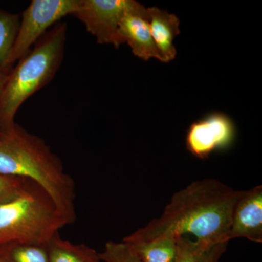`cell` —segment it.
<instances>
[{"label": "cell", "instance_id": "obj_1", "mask_svg": "<svg viewBox=\"0 0 262 262\" xmlns=\"http://www.w3.org/2000/svg\"><path fill=\"white\" fill-rule=\"evenodd\" d=\"M243 192L216 179L191 183L174 193L159 218L122 241L148 242L191 234L200 244L227 243L225 237L230 227L232 212Z\"/></svg>", "mask_w": 262, "mask_h": 262}, {"label": "cell", "instance_id": "obj_2", "mask_svg": "<svg viewBox=\"0 0 262 262\" xmlns=\"http://www.w3.org/2000/svg\"><path fill=\"white\" fill-rule=\"evenodd\" d=\"M0 173L35 182L67 216L76 220L73 179L46 141L18 124L0 133Z\"/></svg>", "mask_w": 262, "mask_h": 262}, {"label": "cell", "instance_id": "obj_3", "mask_svg": "<svg viewBox=\"0 0 262 262\" xmlns=\"http://www.w3.org/2000/svg\"><path fill=\"white\" fill-rule=\"evenodd\" d=\"M67 32V23L58 22L10 70L0 94V133L13 127L23 103L54 78L63 61Z\"/></svg>", "mask_w": 262, "mask_h": 262}, {"label": "cell", "instance_id": "obj_4", "mask_svg": "<svg viewBox=\"0 0 262 262\" xmlns=\"http://www.w3.org/2000/svg\"><path fill=\"white\" fill-rule=\"evenodd\" d=\"M73 222L43 188L29 179L15 198L0 205V246L47 245Z\"/></svg>", "mask_w": 262, "mask_h": 262}, {"label": "cell", "instance_id": "obj_5", "mask_svg": "<svg viewBox=\"0 0 262 262\" xmlns=\"http://www.w3.org/2000/svg\"><path fill=\"white\" fill-rule=\"evenodd\" d=\"M79 3L80 0H32L22 13L18 33L7 61L8 72L32 50L51 27L67 15H72Z\"/></svg>", "mask_w": 262, "mask_h": 262}, {"label": "cell", "instance_id": "obj_6", "mask_svg": "<svg viewBox=\"0 0 262 262\" xmlns=\"http://www.w3.org/2000/svg\"><path fill=\"white\" fill-rule=\"evenodd\" d=\"M237 132L232 117L222 112H211L189 125L186 147L193 156L206 160L215 151L230 149L235 142Z\"/></svg>", "mask_w": 262, "mask_h": 262}, {"label": "cell", "instance_id": "obj_7", "mask_svg": "<svg viewBox=\"0 0 262 262\" xmlns=\"http://www.w3.org/2000/svg\"><path fill=\"white\" fill-rule=\"evenodd\" d=\"M137 1L135 0H80L72 13L82 22L86 30L99 44L122 46L119 37V27L122 17Z\"/></svg>", "mask_w": 262, "mask_h": 262}, {"label": "cell", "instance_id": "obj_8", "mask_svg": "<svg viewBox=\"0 0 262 262\" xmlns=\"http://www.w3.org/2000/svg\"><path fill=\"white\" fill-rule=\"evenodd\" d=\"M118 34L122 45L126 43L134 56L144 61L156 58L165 63L151 37L146 18V8L139 2L122 17Z\"/></svg>", "mask_w": 262, "mask_h": 262}, {"label": "cell", "instance_id": "obj_9", "mask_svg": "<svg viewBox=\"0 0 262 262\" xmlns=\"http://www.w3.org/2000/svg\"><path fill=\"white\" fill-rule=\"evenodd\" d=\"M246 238L252 242L262 243V187L256 186L244 190L234 206L232 222L225 242L231 239Z\"/></svg>", "mask_w": 262, "mask_h": 262}, {"label": "cell", "instance_id": "obj_10", "mask_svg": "<svg viewBox=\"0 0 262 262\" xmlns=\"http://www.w3.org/2000/svg\"><path fill=\"white\" fill-rule=\"evenodd\" d=\"M146 18L151 37L165 63L173 61L177 55L174 39L181 33L179 17L166 10L152 7L146 8Z\"/></svg>", "mask_w": 262, "mask_h": 262}, {"label": "cell", "instance_id": "obj_11", "mask_svg": "<svg viewBox=\"0 0 262 262\" xmlns=\"http://www.w3.org/2000/svg\"><path fill=\"white\" fill-rule=\"evenodd\" d=\"M49 262H101L98 253L84 244H74L56 234L47 244Z\"/></svg>", "mask_w": 262, "mask_h": 262}, {"label": "cell", "instance_id": "obj_12", "mask_svg": "<svg viewBox=\"0 0 262 262\" xmlns=\"http://www.w3.org/2000/svg\"><path fill=\"white\" fill-rule=\"evenodd\" d=\"M228 243L206 245L184 236L177 238V256L175 262H218L225 252Z\"/></svg>", "mask_w": 262, "mask_h": 262}, {"label": "cell", "instance_id": "obj_13", "mask_svg": "<svg viewBox=\"0 0 262 262\" xmlns=\"http://www.w3.org/2000/svg\"><path fill=\"white\" fill-rule=\"evenodd\" d=\"M177 238L168 237L148 242H124L128 244L144 262H175Z\"/></svg>", "mask_w": 262, "mask_h": 262}, {"label": "cell", "instance_id": "obj_14", "mask_svg": "<svg viewBox=\"0 0 262 262\" xmlns=\"http://www.w3.org/2000/svg\"><path fill=\"white\" fill-rule=\"evenodd\" d=\"M2 262H49L47 245L10 244L0 246Z\"/></svg>", "mask_w": 262, "mask_h": 262}, {"label": "cell", "instance_id": "obj_15", "mask_svg": "<svg viewBox=\"0 0 262 262\" xmlns=\"http://www.w3.org/2000/svg\"><path fill=\"white\" fill-rule=\"evenodd\" d=\"M20 20V15L0 10V67L7 72V61L18 33Z\"/></svg>", "mask_w": 262, "mask_h": 262}, {"label": "cell", "instance_id": "obj_16", "mask_svg": "<svg viewBox=\"0 0 262 262\" xmlns=\"http://www.w3.org/2000/svg\"><path fill=\"white\" fill-rule=\"evenodd\" d=\"M103 262H144L126 243L108 241L102 253H98Z\"/></svg>", "mask_w": 262, "mask_h": 262}, {"label": "cell", "instance_id": "obj_17", "mask_svg": "<svg viewBox=\"0 0 262 262\" xmlns=\"http://www.w3.org/2000/svg\"><path fill=\"white\" fill-rule=\"evenodd\" d=\"M29 179L0 173V205L13 199L25 187Z\"/></svg>", "mask_w": 262, "mask_h": 262}, {"label": "cell", "instance_id": "obj_18", "mask_svg": "<svg viewBox=\"0 0 262 262\" xmlns=\"http://www.w3.org/2000/svg\"><path fill=\"white\" fill-rule=\"evenodd\" d=\"M8 74H9L8 72H7L2 67H0V94H1L3 88H4L7 78H8Z\"/></svg>", "mask_w": 262, "mask_h": 262}, {"label": "cell", "instance_id": "obj_19", "mask_svg": "<svg viewBox=\"0 0 262 262\" xmlns=\"http://www.w3.org/2000/svg\"><path fill=\"white\" fill-rule=\"evenodd\" d=\"M0 262H2L1 261H0Z\"/></svg>", "mask_w": 262, "mask_h": 262}]
</instances>
